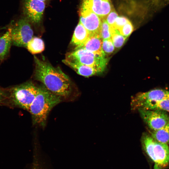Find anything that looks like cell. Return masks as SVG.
Returning <instances> with one entry per match:
<instances>
[{"instance_id":"6da1fadb","label":"cell","mask_w":169,"mask_h":169,"mask_svg":"<svg viewBox=\"0 0 169 169\" xmlns=\"http://www.w3.org/2000/svg\"><path fill=\"white\" fill-rule=\"evenodd\" d=\"M34 59L35 79L42 82L47 89L63 100L72 101L75 99L71 81L59 68L54 67L35 55Z\"/></svg>"},{"instance_id":"7a4b0ae2","label":"cell","mask_w":169,"mask_h":169,"mask_svg":"<svg viewBox=\"0 0 169 169\" xmlns=\"http://www.w3.org/2000/svg\"><path fill=\"white\" fill-rule=\"evenodd\" d=\"M62 101L61 97L51 92L44 85L38 87L37 94L28 110L33 124L44 128L51 110Z\"/></svg>"},{"instance_id":"3957f363","label":"cell","mask_w":169,"mask_h":169,"mask_svg":"<svg viewBox=\"0 0 169 169\" xmlns=\"http://www.w3.org/2000/svg\"><path fill=\"white\" fill-rule=\"evenodd\" d=\"M143 148L154 163L153 169H163L169 164L168 145L157 141L150 135L144 134L141 138Z\"/></svg>"},{"instance_id":"277c9868","label":"cell","mask_w":169,"mask_h":169,"mask_svg":"<svg viewBox=\"0 0 169 169\" xmlns=\"http://www.w3.org/2000/svg\"><path fill=\"white\" fill-rule=\"evenodd\" d=\"M65 59L95 69L98 73L104 70L107 62L105 55L95 54L83 49H74L66 54Z\"/></svg>"},{"instance_id":"5b68a950","label":"cell","mask_w":169,"mask_h":169,"mask_svg":"<svg viewBox=\"0 0 169 169\" xmlns=\"http://www.w3.org/2000/svg\"><path fill=\"white\" fill-rule=\"evenodd\" d=\"M38 89L31 81H27L12 88L10 98L15 105L28 111Z\"/></svg>"},{"instance_id":"8992f818","label":"cell","mask_w":169,"mask_h":169,"mask_svg":"<svg viewBox=\"0 0 169 169\" xmlns=\"http://www.w3.org/2000/svg\"><path fill=\"white\" fill-rule=\"evenodd\" d=\"M11 36L13 45L26 47L33 36L30 22L27 18L24 17L20 18L11 27Z\"/></svg>"},{"instance_id":"52a82bcc","label":"cell","mask_w":169,"mask_h":169,"mask_svg":"<svg viewBox=\"0 0 169 169\" xmlns=\"http://www.w3.org/2000/svg\"><path fill=\"white\" fill-rule=\"evenodd\" d=\"M169 99V91L155 89L138 94L133 96L131 105L133 110L143 109L146 105L165 99Z\"/></svg>"},{"instance_id":"ba28073f","label":"cell","mask_w":169,"mask_h":169,"mask_svg":"<svg viewBox=\"0 0 169 169\" xmlns=\"http://www.w3.org/2000/svg\"><path fill=\"white\" fill-rule=\"evenodd\" d=\"M143 120L153 131L158 130L169 121L167 112L159 110H138Z\"/></svg>"},{"instance_id":"9c48e42d","label":"cell","mask_w":169,"mask_h":169,"mask_svg":"<svg viewBox=\"0 0 169 169\" xmlns=\"http://www.w3.org/2000/svg\"><path fill=\"white\" fill-rule=\"evenodd\" d=\"M25 17L34 24L41 22L45 7V2L39 0H23Z\"/></svg>"},{"instance_id":"30bf717a","label":"cell","mask_w":169,"mask_h":169,"mask_svg":"<svg viewBox=\"0 0 169 169\" xmlns=\"http://www.w3.org/2000/svg\"><path fill=\"white\" fill-rule=\"evenodd\" d=\"M79 22L88 30L90 34L100 35L102 19L90 9L81 6Z\"/></svg>"},{"instance_id":"8fae6325","label":"cell","mask_w":169,"mask_h":169,"mask_svg":"<svg viewBox=\"0 0 169 169\" xmlns=\"http://www.w3.org/2000/svg\"><path fill=\"white\" fill-rule=\"evenodd\" d=\"M81 6L90 9L102 19L112 9L110 0H83Z\"/></svg>"},{"instance_id":"7c38bea8","label":"cell","mask_w":169,"mask_h":169,"mask_svg":"<svg viewBox=\"0 0 169 169\" xmlns=\"http://www.w3.org/2000/svg\"><path fill=\"white\" fill-rule=\"evenodd\" d=\"M103 39L100 34H90V35L82 44L76 47L75 49H83L100 55H105L102 49Z\"/></svg>"},{"instance_id":"4fadbf2b","label":"cell","mask_w":169,"mask_h":169,"mask_svg":"<svg viewBox=\"0 0 169 169\" xmlns=\"http://www.w3.org/2000/svg\"><path fill=\"white\" fill-rule=\"evenodd\" d=\"M63 62L74 70L78 74L88 77L98 74L97 70L95 68L72 62L65 59L63 60Z\"/></svg>"},{"instance_id":"5bb4252c","label":"cell","mask_w":169,"mask_h":169,"mask_svg":"<svg viewBox=\"0 0 169 169\" xmlns=\"http://www.w3.org/2000/svg\"><path fill=\"white\" fill-rule=\"evenodd\" d=\"M90 35L88 30L79 22L76 27L71 43L76 47L83 44Z\"/></svg>"},{"instance_id":"9a60e30c","label":"cell","mask_w":169,"mask_h":169,"mask_svg":"<svg viewBox=\"0 0 169 169\" xmlns=\"http://www.w3.org/2000/svg\"><path fill=\"white\" fill-rule=\"evenodd\" d=\"M12 41L11 36V27L0 37V59L3 60L9 53Z\"/></svg>"},{"instance_id":"2e32d148","label":"cell","mask_w":169,"mask_h":169,"mask_svg":"<svg viewBox=\"0 0 169 169\" xmlns=\"http://www.w3.org/2000/svg\"><path fill=\"white\" fill-rule=\"evenodd\" d=\"M150 135L160 142L169 145V121L163 127L150 132Z\"/></svg>"},{"instance_id":"e0dca14e","label":"cell","mask_w":169,"mask_h":169,"mask_svg":"<svg viewBox=\"0 0 169 169\" xmlns=\"http://www.w3.org/2000/svg\"><path fill=\"white\" fill-rule=\"evenodd\" d=\"M26 48L30 53L34 54L42 52L44 49L45 46L42 39L38 37H33Z\"/></svg>"},{"instance_id":"ac0fdd59","label":"cell","mask_w":169,"mask_h":169,"mask_svg":"<svg viewBox=\"0 0 169 169\" xmlns=\"http://www.w3.org/2000/svg\"><path fill=\"white\" fill-rule=\"evenodd\" d=\"M142 109L159 110L169 112V99H165L149 104Z\"/></svg>"},{"instance_id":"d6986e66","label":"cell","mask_w":169,"mask_h":169,"mask_svg":"<svg viewBox=\"0 0 169 169\" xmlns=\"http://www.w3.org/2000/svg\"><path fill=\"white\" fill-rule=\"evenodd\" d=\"M110 27L111 38L114 45L116 48H120L124 44L126 38L122 35L118 29L113 27Z\"/></svg>"},{"instance_id":"ffe728a7","label":"cell","mask_w":169,"mask_h":169,"mask_svg":"<svg viewBox=\"0 0 169 169\" xmlns=\"http://www.w3.org/2000/svg\"><path fill=\"white\" fill-rule=\"evenodd\" d=\"M100 36L103 40L111 38L110 27L105 18L102 19Z\"/></svg>"},{"instance_id":"44dd1931","label":"cell","mask_w":169,"mask_h":169,"mask_svg":"<svg viewBox=\"0 0 169 169\" xmlns=\"http://www.w3.org/2000/svg\"><path fill=\"white\" fill-rule=\"evenodd\" d=\"M115 49V46L111 38L103 40L102 49L105 54H110Z\"/></svg>"},{"instance_id":"7402d4cb","label":"cell","mask_w":169,"mask_h":169,"mask_svg":"<svg viewBox=\"0 0 169 169\" xmlns=\"http://www.w3.org/2000/svg\"><path fill=\"white\" fill-rule=\"evenodd\" d=\"M133 29L132 25L130 21L119 28L118 30L122 35L127 38L132 32Z\"/></svg>"},{"instance_id":"603a6c76","label":"cell","mask_w":169,"mask_h":169,"mask_svg":"<svg viewBox=\"0 0 169 169\" xmlns=\"http://www.w3.org/2000/svg\"><path fill=\"white\" fill-rule=\"evenodd\" d=\"M118 17L117 13L112 8L111 11L105 19L110 27H112L113 26L115 20Z\"/></svg>"},{"instance_id":"cb8c5ba5","label":"cell","mask_w":169,"mask_h":169,"mask_svg":"<svg viewBox=\"0 0 169 169\" xmlns=\"http://www.w3.org/2000/svg\"><path fill=\"white\" fill-rule=\"evenodd\" d=\"M44 162L40 157L35 156L33 162L32 169H46Z\"/></svg>"},{"instance_id":"d4e9b609","label":"cell","mask_w":169,"mask_h":169,"mask_svg":"<svg viewBox=\"0 0 169 169\" xmlns=\"http://www.w3.org/2000/svg\"><path fill=\"white\" fill-rule=\"evenodd\" d=\"M129 22L127 18L124 17L118 16L115 20L113 26L112 27L118 30Z\"/></svg>"},{"instance_id":"484cf974","label":"cell","mask_w":169,"mask_h":169,"mask_svg":"<svg viewBox=\"0 0 169 169\" xmlns=\"http://www.w3.org/2000/svg\"><path fill=\"white\" fill-rule=\"evenodd\" d=\"M6 96L5 93L0 88V102L4 100Z\"/></svg>"},{"instance_id":"4316f807","label":"cell","mask_w":169,"mask_h":169,"mask_svg":"<svg viewBox=\"0 0 169 169\" xmlns=\"http://www.w3.org/2000/svg\"><path fill=\"white\" fill-rule=\"evenodd\" d=\"M40 1H43L44 2L48 1V0H39Z\"/></svg>"}]
</instances>
